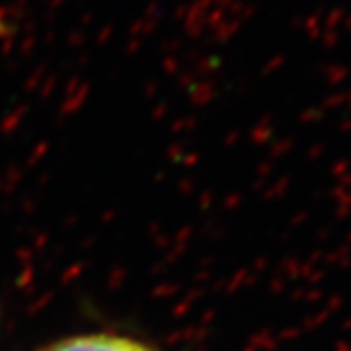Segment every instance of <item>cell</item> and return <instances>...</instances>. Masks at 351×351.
<instances>
[{"label":"cell","instance_id":"6da1fadb","mask_svg":"<svg viewBox=\"0 0 351 351\" xmlns=\"http://www.w3.org/2000/svg\"><path fill=\"white\" fill-rule=\"evenodd\" d=\"M43 351H149L137 341L112 336H84L63 339Z\"/></svg>","mask_w":351,"mask_h":351}]
</instances>
